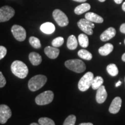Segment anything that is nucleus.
Returning <instances> with one entry per match:
<instances>
[{
	"mask_svg": "<svg viewBox=\"0 0 125 125\" xmlns=\"http://www.w3.org/2000/svg\"><path fill=\"white\" fill-rule=\"evenodd\" d=\"M115 3L117 4H121L123 0H114Z\"/></svg>",
	"mask_w": 125,
	"mask_h": 125,
	"instance_id": "32",
	"label": "nucleus"
},
{
	"mask_svg": "<svg viewBox=\"0 0 125 125\" xmlns=\"http://www.w3.org/2000/svg\"><path fill=\"white\" fill-rule=\"evenodd\" d=\"M94 75L92 72H87L81 78L78 82V89L81 92H85L92 86Z\"/></svg>",
	"mask_w": 125,
	"mask_h": 125,
	"instance_id": "4",
	"label": "nucleus"
},
{
	"mask_svg": "<svg viewBox=\"0 0 125 125\" xmlns=\"http://www.w3.org/2000/svg\"></svg>",
	"mask_w": 125,
	"mask_h": 125,
	"instance_id": "41",
	"label": "nucleus"
},
{
	"mask_svg": "<svg viewBox=\"0 0 125 125\" xmlns=\"http://www.w3.org/2000/svg\"><path fill=\"white\" fill-rule=\"evenodd\" d=\"M12 116L10 108L5 104L0 105V123L5 124Z\"/></svg>",
	"mask_w": 125,
	"mask_h": 125,
	"instance_id": "10",
	"label": "nucleus"
},
{
	"mask_svg": "<svg viewBox=\"0 0 125 125\" xmlns=\"http://www.w3.org/2000/svg\"><path fill=\"white\" fill-rule=\"evenodd\" d=\"M104 82V79L100 76H97L94 78L93 82H92V87L93 90H97L101 86Z\"/></svg>",
	"mask_w": 125,
	"mask_h": 125,
	"instance_id": "21",
	"label": "nucleus"
},
{
	"mask_svg": "<svg viewBox=\"0 0 125 125\" xmlns=\"http://www.w3.org/2000/svg\"><path fill=\"white\" fill-rule=\"evenodd\" d=\"M64 40L62 37H59L54 39L53 40L52 42V45L53 46L55 47V48H58L62 46V45L64 43Z\"/></svg>",
	"mask_w": 125,
	"mask_h": 125,
	"instance_id": "27",
	"label": "nucleus"
},
{
	"mask_svg": "<svg viewBox=\"0 0 125 125\" xmlns=\"http://www.w3.org/2000/svg\"><path fill=\"white\" fill-rule=\"evenodd\" d=\"M122 105V99L120 97H116L112 100L111 104L109 108V111L110 113L117 114L121 109Z\"/></svg>",
	"mask_w": 125,
	"mask_h": 125,
	"instance_id": "11",
	"label": "nucleus"
},
{
	"mask_svg": "<svg viewBox=\"0 0 125 125\" xmlns=\"http://www.w3.org/2000/svg\"><path fill=\"white\" fill-rule=\"evenodd\" d=\"M78 55L81 59H83L86 60H92V57H93V56H92L91 53L85 49L79 50L78 52Z\"/></svg>",
	"mask_w": 125,
	"mask_h": 125,
	"instance_id": "23",
	"label": "nucleus"
},
{
	"mask_svg": "<svg viewBox=\"0 0 125 125\" xmlns=\"http://www.w3.org/2000/svg\"><path fill=\"white\" fill-rule=\"evenodd\" d=\"M38 123L40 125H55V123L52 119L46 117L39 119Z\"/></svg>",
	"mask_w": 125,
	"mask_h": 125,
	"instance_id": "26",
	"label": "nucleus"
},
{
	"mask_svg": "<svg viewBox=\"0 0 125 125\" xmlns=\"http://www.w3.org/2000/svg\"><path fill=\"white\" fill-rule=\"evenodd\" d=\"M120 31L123 34H125V23H123L120 27Z\"/></svg>",
	"mask_w": 125,
	"mask_h": 125,
	"instance_id": "31",
	"label": "nucleus"
},
{
	"mask_svg": "<svg viewBox=\"0 0 125 125\" xmlns=\"http://www.w3.org/2000/svg\"><path fill=\"white\" fill-rule=\"evenodd\" d=\"M44 52L48 57L51 59H55L60 53V50L54 46H46L44 49Z\"/></svg>",
	"mask_w": 125,
	"mask_h": 125,
	"instance_id": "13",
	"label": "nucleus"
},
{
	"mask_svg": "<svg viewBox=\"0 0 125 125\" xmlns=\"http://www.w3.org/2000/svg\"><path fill=\"white\" fill-rule=\"evenodd\" d=\"M124 42H125V41H124Z\"/></svg>",
	"mask_w": 125,
	"mask_h": 125,
	"instance_id": "40",
	"label": "nucleus"
},
{
	"mask_svg": "<svg viewBox=\"0 0 125 125\" xmlns=\"http://www.w3.org/2000/svg\"><path fill=\"white\" fill-rule=\"evenodd\" d=\"M67 46L70 50H74L77 48L78 42L75 36L71 35L68 37L67 40Z\"/></svg>",
	"mask_w": 125,
	"mask_h": 125,
	"instance_id": "20",
	"label": "nucleus"
},
{
	"mask_svg": "<svg viewBox=\"0 0 125 125\" xmlns=\"http://www.w3.org/2000/svg\"><path fill=\"white\" fill-rule=\"evenodd\" d=\"M15 11L13 8L5 5L0 8V22L8 21L15 15Z\"/></svg>",
	"mask_w": 125,
	"mask_h": 125,
	"instance_id": "7",
	"label": "nucleus"
},
{
	"mask_svg": "<svg viewBox=\"0 0 125 125\" xmlns=\"http://www.w3.org/2000/svg\"><path fill=\"white\" fill-rule=\"evenodd\" d=\"M64 64L68 69L76 73H83L86 70L85 64L79 59H71L67 60Z\"/></svg>",
	"mask_w": 125,
	"mask_h": 125,
	"instance_id": "3",
	"label": "nucleus"
},
{
	"mask_svg": "<svg viewBox=\"0 0 125 125\" xmlns=\"http://www.w3.org/2000/svg\"><path fill=\"white\" fill-rule=\"evenodd\" d=\"M11 31L13 37L18 41H23L26 38V31L21 26L16 24L13 25L12 27Z\"/></svg>",
	"mask_w": 125,
	"mask_h": 125,
	"instance_id": "9",
	"label": "nucleus"
},
{
	"mask_svg": "<svg viewBox=\"0 0 125 125\" xmlns=\"http://www.w3.org/2000/svg\"><path fill=\"white\" fill-rule=\"evenodd\" d=\"M121 84H122V82H121V81H119L118 82H117L116 83V85H115V86H116V87H118V86H121Z\"/></svg>",
	"mask_w": 125,
	"mask_h": 125,
	"instance_id": "34",
	"label": "nucleus"
},
{
	"mask_svg": "<svg viewBox=\"0 0 125 125\" xmlns=\"http://www.w3.org/2000/svg\"><path fill=\"white\" fill-rule=\"evenodd\" d=\"M53 98V92L51 90H47L42 92L36 97L35 101L37 105H44L52 102Z\"/></svg>",
	"mask_w": 125,
	"mask_h": 125,
	"instance_id": "5",
	"label": "nucleus"
},
{
	"mask_svg": "<svg viewBox=\"0 0 125 125\" xmlns=\"http://www.w3.org/2000/svg\"><path fill=\"white\" fill-rule=\"evenodd\" d=\"M52 15L56 22L60 27H65L69 23L68 17L60 9H55L53 12Z\"/></svg>",
	"mask_w": 125,
	"mask_h": 125,
	"instance_id": "6",
	"label": "nucleus"
},
{
	"mask_svg": "<svg viewBox=\"0 0 125 125\" xmlns=\"http://www.w3.org/2000/svg\"><path fill=\"white\" fill-rule=\"evenodd\" d=\"M114 49V46L111 43H107L104 45V46L100 47L98 49V53L101 56H105L108 55L112 52Z\"/></svg>",
	"mask_w": 125,
	"mask_h": 125,
	"instance_id": "18",
	"label": "nucleus"
},
{
	"mask_svg": "<svg viewBox=\"0 0 125 125\" xmlns=\"http://www.w3.org/2000/svg\"><path fill=\"white\" fill-rule=\"evenodd\" d=\"M85 19L93 23H101L104 21V19L100 16L93 12H87L85 14Z\"/></svg>",
	"mask_w": 125,
	"mask_h": 125,
	"instance_id": "15",
	"label": "nucleus"
},
{
	"mask_svg": "<svg viewBox=\"0 0 125 125\" xmlns=\"http://www.w3.org/2000/svg\"><path fill=\"white\" fill-rule=\"evenodd\" d=\"M55 26L51 22H46L43 23L41 26L40 30L42 32L46 34H51L55 31Z\"/></svg>",
	"mask_w": 125,
	"mask_h": 125,
	"instance_id": "16",
	"label": "nucleus"
},
{
	"mask_svg": "<svg viewBox=\"0 0 125 125\" xmlns=\"http://www.w3.org/2000/svg\"><path fill=\"white\" fill-rule=\"evenodd\" d=\"M98 1H99L100 2H104V1H105V0H98Z\"/></svg>",
	"mask_w": 125,
	"mask_h": 125,
	"instance_id": "39",
	"label": "nucleus"
},
{
	"mask_svg": "<svg viewBox=\"0 0 125 125\" xmlns=\"http://www.w3.org/2000/svg\"><path fill=\"white\" fill-rule=\"evenodd\" d=\"M30 125H39V124H38V123H31Z\"/></svg>",
	"mask_w": 125,
	"mask_h": 125,
	"instance_id": "38",
	"label": "nucleus"
},
{
	"mask_svg": "<svg viewBox=\"0 0 125 125\" xmlns=\"http://www.w3.org/2000/svg\"><path fill=\"white\" fill-rule=\"evenodd\" d=\"M29 42L30 45L35 49H39L41 47L40 40L35 37H31L29 38Z\"/></svg>",
	"mask_w": 125,
	"mask_h": 125,
	"instance_id": "25",
	"label": "nucleus"
},
{
	"mask_svg": "<svg viewBox=\"0 0 125 125\" xmlns=\"http://www.w3.org/2000/svg\"><path fill=\"white\" fill-rule=\"evenodd\" d=\"M78 27L87 35H91L93 34V29L95 27L93 22L89 21L86 19H81L77 23Z\"/></svg>",
	"mask_w": 125,
	"mask_h": 125,
	"instance_id": "8",
	"label": "nucleus"
},
{
	"mask_svg": "<svg viewBox=\"0 0 125 125\" xmlns=\"http://www.w3.org/2000/svg\"><path fill=\"white\" fill-rule=\"evenodd\" d=\"M12 73L20 79H24L29 74V69L25 63L19 60H15L11 64Z\"/></svg>",
	"mask_w": 125,
	"mask_h": 125,
	"instance_id": "1",
	"label": "nucleus"
},
{
	"mask_svg": "<svg viewBox=\"0 0 125 125\" xmlns=\"http://www.w3.org/2000/svg\"><path fill=\"white\" fill-rule=\"evenodd\" d=\"M116 35V30L113 27H109L105 30L100 35V40L102 41H107L114 38Z\"/></svg>",
	"mask_w": 125,
	"mask_h": 125,
	"instance_id": "14",
	"label": "nucleus"
},
{
	"mask_svg": "<svg viewBox=\"0 0 125 125\" xmlns=\"http://www.w3.org/2000/svg\"><path fill=\"white\" fill-rule=\"evenodd\" d=\"M6 83H7V81H6L5 78L3 75L2 73L0 71V87H4L6 85Z\"/></svg>",
	"mask_w": 125,
	"mask_h": 125,
	"instance_id": "30",
	"label": "nucleus"
},
{
	"mask_svg": "<svg viewBox=\"0 0 125 125\" xmlns=\"http://www.w3.org/2000/svg\"><path fill=\"white\" fill-rule=\"evenodd\" d=\"M79 125H93V124L92 123H82Z\"/></svg>",
	"mask_w": 125,
	"mask_h": 125,
	"instance_id": "33",
	"label": "nucleus"
},
{
	"mask_svg": "<svg viewBox=\"0 0 125 125\" xmlns=\"http://www.w3.org/2000/svg\"><path fill=\"white\" fill-rule=\"evenodd\" d=\"M107 97V92L104 86L102 85L97 90L96 100L98 104H102L106 100Z\"/></svg>",
	"mask_w": 125,
	"mask_h": 125,
	"instance_id": "12",
	"label": "nucleus"
},
{
	"mask_svg": "<svg viewBox=\"0 0 125 125\" xmlns=\"http://www.w3.org/2000/svg\"><path fill=\"white\" fill-rule=\"evenodd\" d=\"M78 42L82 48H87L89 46V38L85 34H81L78 36Z\"/></svg>",
	"mask_w": 125,
	"mask_h": 125,
	"instance_id": "22",
	"label": "nucleus"
},
{
	"mask_svg": "<svg viewBox=\"0 0 125 125\" xmlns=\"http://www.w3.org/2000/svg\"><path fill=\"white\" fill-rule=\"evenodd\" d=\"M90 5L88 3H83L76 7L74 9L75 13L76 15H81L89 10L90 9Z\"/></svg>",
	"mask_w": 125,
	"mask_h": 125,
	"instance_id": "19",
	"label": "nucleus"
},
{
	"mask_svg": "<svg viewBox=\"0 0 125 125\" xmlns=\"http://www.w3.org/2000/svg\"><path fill=\"white\" fill-rule=\"evenodd\" d=\"M73 1H76V2H85V1H87V0H73Z\"/></svg>",
	"mask_w": 125,
	"mask_h": 125,
	"instance_id": "35",
	"label": "nucleus"
},
{
	"mask_svg": "<svg viewBox=\"0 0 125 125\" xmlns=\"http://www.w3.org/2000/svg\"><path fill=\"white\" fill-rule=\"evenodd\" d=\"M76 119V116L74 115H70L65 119L63 125H75Z\"/></svg>",
	"mask_w": 125,
	"mask_h": 125,
	"instance_id": "28",
	"label": "nucleus"
},
{
	"mask_svg": "<svg viewBox=\"0 0 125 125\" xmlns=\"http://www.w3.org/2000/svg\"><path fill=\"white\" fill-rule=\"evenodd\" d=\"M107 71L111 76H115L118 74L119 70L116 64H109L107 67Z\"/></svg>",
	"mask_w": 125,
	"mask_h": 125,
	"instance_id": "24",
	"label": "nucleus"
},
{
	"mask_svg": "<svg viewBox=\"0 0 125 125\" xmlns=\"http://www.w3.org/2000/svg\"><path fill=\"white\" fill-rule=\"evenodd\" d=\"M29 60L33 65L37 66L42 62V57L40 54L36 52H31L29 54Z\"/></svg>",
	"mask_w": 125,
	"mask_h": 125,
	"instance_id": "17",
	"label": "nucleus"
},
{
	"mask_svg": "<svg viewBox=\"0 0 125 125\" xmlns=\"http://www.w3.org/2000/svg\"><path fill=\"white\" fill-rule=\"evenodd\" d=\"M122 60L123 62H125V53L123 54L122 56Z\"/></svg>",
	"mask_w": 125,
	"mask_h": 125,
	"instance_id": "36",
	"label": "nucleus"
},
{
	"mask_svg": "<svg viewBox=\"0 0 125 125\" xmlns=\"http://www.w3.org/2000/svg\"><path fill=\"white\" fill-rule=\"evenodd\" d=\"M46 82V76L43 75H37L30 79L28 83V87L31 91L35 92L42 87Z\"/></svg>",
	"mask_w": 125,
	"mask_h": 125,
	"instance_id": "2",
	"label": "nucleus"
},
{
	"mask_svg": "<svg viewBox=\"0 0 125 125\" xmlns=\"http://www.w3.org/2000/svg\"><path fill=\"white\" fill-rule=\"evenodd\" d=\"M122 9L123 11L125 12V2H123V4L122 5Z\"/></svg>",
	"mask_w": 125,
	"mask_h": 125,
	"instance_id": "37",
	"label": "nucleus"
},
{
	"mask_svg": "<svg viewBox=\"0 0 125 125\" xmlns=\"http://www.w3.org/2000/svg\"><path fill=\"white\" fill-rule=\"evenodd\" d=\"M7 48L3 46H0V60L4 58L7 54Z\"/></svg>",
	"mask_w": 125,
	"mask_h": 125,
	"instance_id": "29",
	"label": "nucleus"
}]
</instances>
